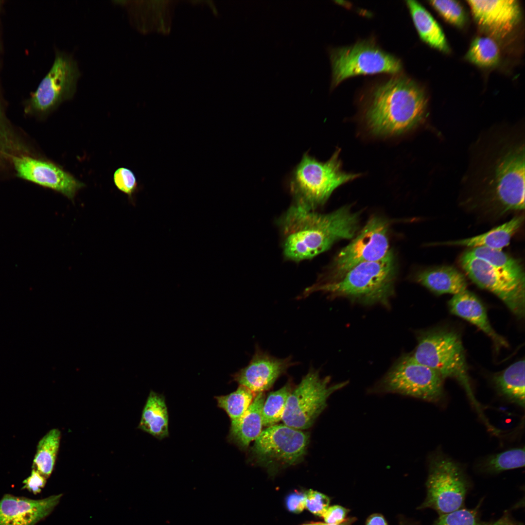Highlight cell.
<instances>
[{"mask_svg": "<svg viewBox=\"0 0 525 525\" xmlns=\"http://www.w3.org/2000/svg\"><path fill=\"white\" fill-rule=\"evenodd\" d=\"M490 143L470 177L481 203L500 213L525 208V144L508 133Z\"/></svg>", "mask_w": 525, "mask_h": 525, "instance_id": "cell-1", "label": "cell"}, {"mask_svg": "<svg viewBox=\"0 0 525 525\" xmlns=\"http://www.w3.org/2000/svg\"><path fill=\"white\" fill-rule=\"evenodd\" d=\"M359 221L349 206L322 214L294 203L278 221L284 256L296 262L312 259L336 242L352 238Z\"/></svg>", "mask_w": 525, "mask_h": 525, "instance_id": "cell-2", "label": "cell"}, {"mask_svg": "<svg viewBox=\"0 0 525 525\" xmlns=\"http://www.w3.org/2000/svg\"><path fill=\"white\" fill-rule=\"evenodd\" d=\"M427 98L423 89L403 76L390 78L376 86L365 111L366 123L374 134L392 136L415 128L423 121Z\"/></svg>", "mask_w": 525, "mask_h": 525, "instance_id": "cell-3", "label": "cell"}, {"mask_svg": "<svg viewBox=\"0 0 525 525\" xmlns=\"http://www.w3.org/2000/svg\"><path fill=\"white\" fill-rule=\"evenodd\" d=\"M397 265L392 250L382 259L361 263L333 281L315 283L303 296L322 292L330 297H343L365 305L388 306L394 293Z\"/></svg>", "mask_w": 525, "mask_h": 525, "instance_id": "cell-4", "label": "cell"}, {"mask_svg": "<svg viewBox=\"0 0 525 525\" xmlns=\"http://www.w3.org/2000/svg\"><path fill=\"white\" fill-rule=\"evenodd\" d=\"M339 154L338 149L326 162L319 161L308 153L304 154L290 178L294 204L315 210L327 202L337 187L361 175L342 170Z\"/></svg>", "mask_w": 525, "mask_h": 525, "instance_id": "cell-5", "label": "cell"}, {"mask_svg": "<svg viewBox=\"0 0 525 525\" xmlns=\"http://www.w3.org/2000/svg\"><path fill=\"white\" fill-rule=\"evenodd\" d=\"M410 354L419 363L438 372L443 380L451 378L458 381L474 401L464 350L457 332L446 329L420 332L417 346Z\"/></svg>", "mask_w": 525, "mask_h": 525, "instance_id": "cell-6", "label": "cell"}, {"mask_svg": "<svg viewBox=\"0 0 525 525\" xmlns=\"http://www.w3.org/2000/svg\"><path fill=\"white\" fill-rule=\"evenodd\" d=\"M443 381L436 371L407 354L394 363L372 390L377 393H397L436 402L443 396Z\"/></svg>", "mask_w": 525, "mask_h": 525, "instance_id": "cell-7", "label": "cell"}, {"mask_svg": "<svg viewBox=\"0 0 525 525\" xmlns=\"http://www.w3.org/2000/svg\"><path fill=\"white\" fill-rule=\"evenodd\" d=\"M347 383L332 385L330 377H321L318 370L311 368L288 397L284 424L300 430L310 428L326 407L329 396Z\"/></svg>", "mask_w": 525, "mask_h": 525, "instance_id": "cell-8", "label": "cell"}, {"mask_svg": "<svg viewBox=\"0 0 525 525\" xmlns=\"http://www.w3.org/2000/svg\"><path fill=\"white\" fill-rule=\"evenodd\" d=\"M388 231L385 219L377 216L370 218L357 236L335 256L316 283L335 281L361 263L383 258L389 251Z\"/></svg>", "mask_w": 525, "mask_h": 525, "instance_id": "cell-9", "label": "cell"}, {"mask_svg": "<svg viewBox=\"0 0 525 525\" xmlns=\"http://www.w3.org/2000/svg\"><path fill=\"white\" fill-rule=\"evenodd\" d=\"M329 53L332 89L350 77L378 73L396 74L402 69L398 58L368 42L333 49Z\"/></svg>", "mask_w": 525, "mask_h": 525, "instance_id": "cell-10", "label": "cell"}, {"mask_svg": "<svg viewBox=\"0 0 525 525\" xmlns=\"http://www.w3.org/2000/svg\"><path fill=\"white\" fill-rule=\"evenodd\" d=\"M429 463L427 496L420 508H432L441 515L462 508L469 484L462 469L440 454Z\"/></svg>", "mask_w": 525, "mask_h": 525, "instance_id": "cell-11", "label": "cell"}, {"mask_svg": "<svg viewBox=\"0 0 525 525\" xmlns=\"http://www.w3.org/2000/svg\"><path fill=\"white\" fill-rule=\"evenodd\" d=\"M309 435L285 424H275L262 431L251 452L260 465L278 470L299 463L306 454Z\"/></svg>", "mask_w": 525, "mask_h": 525, "instance_id": "cell-12", "label": "cell"}, {"mask_svg": "<svg viewBox=\"0 0 525 525\" xmlns=\"http://www.w3.org/2000/svg\"><path fill=\"white\" fill-rule=\"evenodd\" d=\"M459 262L468 277L478 286L498 297L518 318L524 317L525 279L502 272L465 252Z\"/></svg>", "mask_w": 525, "mask_h": 525, "instance_id": "cell-13", "label": "cell"}, {"mask_svg": "<svg viewBox=\"0 0 525 525\" xmlns=\"http://www.w3.org/2000/svg\"><path fill=\"white\" fill-rule=\"evenodd\" d=\"M81 75L77 62L70 54L57 51L53 64L32 98V105L41 112L50 111L70 100Z\"/></svg>", "mask_w": 525, "mask_h": 525, "instance_id": "cell-14", "label": "cell"}, {"mask_svg": "<svg viewBox=\"0 0 525 525\" xmlns=\"http://www.w3.org/2000/svg\"><path fill=\"white\" fill-rule=\"evenodd\" d=\"M13 163L19 177L57 191L73 200L84 184L51 162L27 156L15 157Z\"/></svg>", "mask_w": 525, "mask_h": 525, "instance_id": "cell-15", "label": "cell"}, {"mask_svg": "<svg viewBox=\"0 0 525 525\" xmlns=\"http://www.w3.org/2000/svg\"><path fill=\"white\" fill-rule=\"evenodd\" d=\"M295 365L291 356L277 358L256 346L248 364L235 373L232 378L239 385L255 393L264 392Z\"/></svg>", "mask_w": 525, "mask_h": 525, "instance_id": "cell-16", "label": "cell"}, {"mask_svg": "<svg viewBox=\"0 0 525 525\" xmlns=\"http://www.w3.org/2000/svg\"><path fill=\"white\" fill-rule=\"evenodd\" d=\"M467 2L477 25L493 36L507 37L521 19V7L515 0Z\"/></svg>", "mask_w": 525, "mask_h": 525, "instance_id": "cell-17", "label": "cell"}, {"mask_svg": "<svg viewBox=\"0 0 525 525\" xmlns=\"http://www.w3.org/2000/svg\"><path fill=\"white\" fill-rule=\"evenodd\" d=\"M61 496L33 500L6 494L0 500V525H35L52 512Z\"/></svg>", "mask_w": 525, "mask_h": 525, "instance_id": "cell-18", "label": "cell"}, {"mask_svg": "<svg viewBox=\"0 0 525 525\" xmlns=\"http://www.w3.org/2000/svg\"><path fill=\"white\" fill-rule=\"evenodd\" d=\"M451 313L473 324L490 338L497 348L507 347L508 343L492 327L485 307L481 301L467 289L454 295L448 302Z\"/></svg>", "mask_w": 525, "mask_h": 525, "instance_id": "cell-19", "label": "cell"}, {"mask_svg": "<svg viewBox=\"0 0 525 525\" xmlns=\"http://www.w3.org/2000/svg\"><path fill=\"white\" fill-rule=\"evenodd\" d=\"M265 400L264 392L257 393L243 416L230 425L228 439L241 449L247 448L262 431V410Z\"/></svg>", "mask_w": 525, "mask_h": 525, "instance_id": "cell-20", "label": "cell"}, {"mask_svg": "<svg viewBox=\"0 0 525 525\" xmlns=\"http://www.w3.org/2000/svg\"><path fill=\"white\" fill-rule=\"evenodd\" d=\"M416 281L438 295H455L467 290L464 275L450 266H438L425 269L417 274Z\"/></svg>", "mask_w": 525, "mask_h": 525, "instance_id": "cell-21", "label": "cell"}, {"mask_svg": "<svg viewBox=\"0 0 525 525\" xmlns=\"http://www.w3.org/2000/svg\"><path fill=\"white\" fill-rule=\"evenodd\" d=\"M524 220L523 216H515L504 224L482 234L460 240L435 243V245L462 246L471 248L485 247L502 250L507 246L513 235Z\"/></svg>", "mask_w": 525, "mask_h": 525, "instance_id": "cell-22", "label": "cell"}, {"mask_svg": "<svg viewBox=\"0 0 525 525\" xmlns=\"http://www.w3.org/2000/svg\"><path fill=\"white\" fill-rule=\"evenodd\" d=\"M413 21L420 38L428 45L447 53L449 46L441 28L430 13L415 0H407Z\"/></svg>", "mask_w": 525, "mask_h": 525, "instance_id": "cell-23", "label": "cell"}, {"mask_svg": "<svg viewBox=\"0 0 525 525\" xmlns=\"http://www.w3.org/2000/svg\"><path fill=\"white\" fill-rule=\"evenodd\" d=\"M168 421L165 397L151 390L142 410L138 428L162 439L169 436Z\"/></svg>", "mask_w": 525, "mask_h": 525, "instance_id": "cell-24", "label": "cell"}, {"mask_svg": "<svg viewBox=\"0 0 525 525\" xmlns=\"http://www.w3.org/2000/svg\"><path fill=\"white\" fill-rule=\"evenodd\" d=\"M499 391L509 401L525 407V360L513 363L494 377Z\"/></svg>", "mask_w": 525, "mask_h": 525, "instance_id": "cell-25", "label": "cell"}, {"mask_svg": "<svg viewBox=\"0 0 525 525\" xmlns=\"http://www.w3.org/2000/svg\"><path fill=\"white\" fill-rule=\"evenodd\" d=\"M60 439V431L53 428L44 435L38 443L32 469L37 471L46 478L49 477L53 470Z\"/></svg>", "mask_w": 525, "mask_h": 525, "instance_id": "cell-26", "label": "cell"}, {"mask_svg": "<svg viewBox=\"0 0 525 525\" xmlns=\"http://www.w3.org/2000/svg\"><path fill=\"white\" fill-rule=\"evenodd\" d=\"M465 253L469 256L484 261L502 272L520 279H525V273L521 263L502 250L476 247L471 248Z\"/></svg>", "mask_w": 525, "mask_h": 525, "instance_id": "cell-27", "label": "cell"}, {"mask_svg": "<svg viewBox=\"0 0 525 525\" xmlns=\"http://www.w3.org/2000/svg\"><path fill=\"white\" fill-rule=\"evenodd\" d=\"M255 393L239 385L234 392L226 395L215 396L217 406L228 414L233 424L239 420L253 401Z\"/></svg>", "mask_w": 525, "mask_h": 525, "instance_id": "cell-28", "label": "cell"}, {"mask_svg": "<svg viewBox=\"0 0 525 525\" xmlns=\"http://www.w3.org/2000/svg\"><path fill=\"white\" fill-rule=\"evenodd\" d=\"M500 53L499 48L492 38L478 36L472 41L466 54V58L479 67L489 68L498 64Z\"/></svg>", "mask_w": 525, "mask_h": 525, "instance_id": "cell-29", "label": "cell"}, {"mask_svg": "<svg viewBox=\"0 0 525 525\" xmlns=\"http://www.w3.org/2000/svg\"><path fill=\"white\" fill-rule=\"evenodd\" d=\"M433 525H521L520 523L511 519L505 515L496 521L484 522L480 520L477 509L462 508L441 515Z\"/></svg>", "mask_w": 525, "mask_h": 525, "instance_id": "cell-30", "label": "cell"}, {"mask_svg": "<svg viewBox=\"0 0 525 525\" xmlns=\"http://www.w3.org/2000/svg\"><path fill=\"white\" fill-rule=\"evenodd\" d=\"M293 388L292 383L288 381L279 389L269 394L262 410L263 426L269 427L282 420L288 397Z\"/></svg>", "mask_w": 525, "mask_h": 525, "instance_id": "cell-31", "label": "cell"}, {"mask_svg": "<svg viewBox=\"0 0 525 525\" xmlns=\"http://www.w3.org/2000/svg\"><path fill=\"white\" fill-rule=\"evenodd\" d=\"M525 448H514L491 455L483 463V470L497 473L525 466Z\"/></svg>", "mask_w": 525, "mask_h": 525, "instance_id": "cell-32", "label": "cell"}, {"mask_svg": "<svg viewBox=\"0 0 525 525\" xmlns=\"http://www.w3.org/2000/svg\"><path fill=\"white\" fill-rule=\"evenodd\" d=\"M430 4L446 21L457 27H462L467 18L462 5L453 0H430Z\"/></svg>", "mask_w": 525, "mask_h": 525, "instance_id": "cell-33", "label": "cell"}, {"mask_svg": "<svg viewBox=\"0 0 525 525\" xmlns=\"http://www.w3.org/2000/svg\"><path fill=\"white\" fill-rule=\"evenodd\" d=\"M113 180L117 188L130 197L138 190L139 185L134 173L127 168L117 169L114 173Z\"/></svg>", "mask_w": 525, "mask_h": 525, "instance_id": "cell-34", "label": "cell"}, {"mask_svg": "<svg viewBox=\"0 0 525 525\" xmlns=\"http://www.w3.org/2000/svg\"><path fill=\"white\" fill-rule=\"evenodd\" d=\"M330 499L326 495L309 490L306 491L305 508L313 514L322 517L330 504Z\"/></svg>", "mask_w": 525, "mask_h": 525, "instance_id": "cell-35", "label": "cell"}, {"mask_svg": "<svg viewBox=\"0 0 525 525\" xmlns=\"http://www.w3.org/2000/svg\"><path fill=\"white\" fill-rule=\"evenodd\" d=\"M306 491H295L288 494L285 498L287 509L294 513H299L305 508Z\"/></svg>", "mask_w": 525, "mask_h": 525, "instance_id": "cell-36", "label": "cell"}, {"mask_svg": "<svg viewBox=\"0 0 525 525\" xmlns=\"http://www.w3.org/2000/svg\"><path fill=\"white\" fill-rule=\"evenodd\" d=\"M47 478L37 471L32 469L29 476L23 481L22 489H26L34 494L40 493L46 483Z\"/></svg>", "mask_w": 525, "mask_h": 525, "instance_id": "cell-37", "label": "cell"}, {"mask_svg": "<svg viewBox=\"0 0 525 525\" xmlns=\"http://www.w3.org/2000/svg\"><path fill=\"white\" fill-rule=\"evenodd\" d=\"M349 510L342 506L329 507L322 516L326 524H338L346 519Z\"/></svg>", "mask_w": 525, "mask_h": 525, "instance_id": "cell-38", "label": "cell"}, {"mask_svg": "<svg viewBox=\"0 0 525 525\" xmlns=\"http://www.w3.org/2000/svg\"><path fill=\"white\" fill-rule=\"evenodd\" d=\"M366 525H388L383 516L379 514L371 515L367 520Z\"/></svg>", "mask_w": 525, "mask_h": 525, "instance_id": "cell-39", "label": "cell"}, {"mask_svg": "<svg viewBox=\"0 0 525 525\" xmlns=\"http://www.w3.org/2000/svg\"><path fill=\"white\" fill-rule=\"evenodd\" d=\"M354 521V518H349L346 519L344 521L338 524H328L323 523V525H351Z\"/></svg>", "mask_w": 525, "mask_h": 525, "instance_id": "cell-40", "label": "cell"}, {"mask_svg": "<svg viewBox=\"0 0 525 525\" xmlns=\"http://www.w3.org/2000/svg\"><path fill=\"white\" fill-rule=\"evenodd\" d=\"M323 523H314V522H313V523H309V524H304V525H323Z\"/></svg>", "mask_w": 525, "mask_h": 525, "instance_id": "cell-41", "label": "cell"}, {"mask_svg": "<svg viewBox=\"0 0 525 525\" xmlns=\"http://www.w3.org/2000/svg\"><path fill=\"white\" fill-rule=\"evenodd\" d=\"M400 525H406V524H404V523H401V524H400Z\"/></svg>", "mask_w": 525, "mask_h": 525, "instance_id": "cell-42", "label": "cell"}]
</instances>
